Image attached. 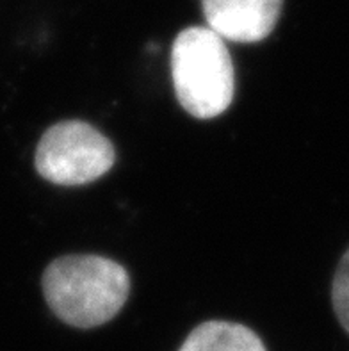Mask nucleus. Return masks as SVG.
Returning a JSON list of instances; mask_svg holds the SVG:
<instances>
[{
	"instance_id": "6",
	"label": "nucleus",
	"mask_w": 349,
	"mask_h": 351,
	"mask_svg": "<svg viewBox=\"0 0 349 351\" xmlns=\"http://www.w3.org/2000/svg\"><path fill=\"white\" fill-rule=\"evenodd\" d=\"M332 302L342 328L349 334V250L342 255L333 276Z\"/></svg>"
},
{
	"instance_id": "5",
	"label": "nucleus",
	"mask_w": 349,
	"mask_h": 351,
	"mask_svg": "<svg viewBox=\"0 0 349 351\" xmlns=\"http://www.w3.org/2000/svg\"><path fill=\"white\" fill-rule=\"evenodd\" d=\"M178 351H267L262 339L239 323L207 321L196 326Z\"/></svg>"
},
{
	"instance_id": "2",
	"label": "nucleus",
	"mask_w": 349,
	"mask_h": 351,
	"mask_svg": "<svg viewBox=\"0 0 349 351\" xmlns=\"http://www.w3.org/2000/svg\"><path fill=\"white\" fill-rule=\"evenodd\" d=\"M171 79L180 106L200 120L223 114L234 102L232 56L225 40L208 27H187L175 38Z\"/></svg>"
},
{
	"instance_id": "1",
	"label": "nucleus",
	"mask_w": 349,
	"mask_h": 351,
	"mask_svg": "<svg viewBox=\"0 0 349 351\" xmlns=\"http://www.w3.org/2000/svg\"><path fill=\"white\" fill-rule=\"evenodd\" d=\"M43 294L62 323L97 328L115 319L130 294V276L121 264L100 255L56 258L43 273Z\"/></svg>"
},
{
	"instance_id": "4",
	"label": "nucleus",
	"mask_w": 349,
	"mask_h": 351,
	"mask_svg": "<svg viewBox=\"0 0 349 351\" xmlns=\"http://www.w3.org/2000/svg\"><path fill=\"white\" fill-rule=\"evenodd\" d=\"M283 0H202L207 27L223 40L256 43L278 23Z\"/></svg>"
},
{
	"instance_id": "3",
	"label": "nucleus",
	"mask_w": 349,
	"mask_h": 351,
	"mask_svg": "<svg viewBox=\"0 0 349 351\" xmlns=\"http://www.w3.org/2000/svg\"><path fill=\"white\" fill-rule=\"evenodd\" d=\"M116 162L112 143L93 125L67 120L52 125L36 148L38 173L58 186H84L104 177Z\"/></svg>"
}]
</instances>
